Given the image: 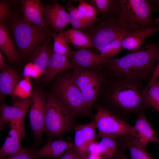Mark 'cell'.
<instances>
[{"mask_svg": "<svg viewBox=\"0 0 159 159\" xmlns=\"http://www.w3.org/2000/svg\"><path fill=\"white\" fill-rule=\"evenodd\" d=\"M159 44L146 43L121 57L112 58L103 67L113 76L135 80H147L153 75L158 61Z\"/></svg>", "mask_w": 159, "mask_h": 159, "instance_id": "6da1fadb", "label": "cell"}, {"mask_svg": "<svg viewBox=\"0 0 159 159\" xmlns=\"http://www.w3.org/2000/svg\"><path fill=\"white\" fill-rule=\"evenodd\" d=\"M8 25L19 53L25 60L43 42L50 38L54 32L46 29L25 20L22 17L14 15Z\"/></svg>", "mask_w": 159, "mask_h": 159, "instance_id": "7a4b0ae2", "label": "cell"}, {"mask_svg": "<svg viewBox=\"0 0 159 159\" xmlns=\"http://www.w3.org/2000/svg\"><path fill=\"white\" fill-rule=\"evenodd\" d=\"M140 28H142L128 23L120 6L119 9L117 11L105 16H101L97 22L85 33L91 39L92 47L98 51L124 31Z\"/></svg>", "mask_w": 159, "mask_h": 159, "instance_id": "3957f363", "label": "cell"}, {"mask_svg": "<svg viewBox=\"0 0 159 159\" xmlns=\"http://www.w3.org/2000/svg\"><path fill=\"white\" fill-rule=\"evenodd\" d=\"M115 77L116 80L112 85L109 96L117 106L131 112L148 107L142 93V81Z\"/></svg>", "mask_w": 159, "mask_h": 159, "instance_id": "277c9868", "label": "cell"}, {"mask_svg": "<svg viewBox=\"0 0 159 159\" xmlns=\"http://www.w3.org/2000/svg\"><path fill=\"white\" fill-rule=\"evenodd\" d=\"M75 125L72 113L54 95L48 96L44 129L47 135L50 137L60 135Z\"/></svg>", "mask_w": 159, "mask_h": 159, "instance_id": "5b68a950", "label": "cell"}, {"mask_svg": "<svg viewBox=\"0 0 159 159\" xmlns=\"http://www.w3.org/2000/svg\"><path fill=\"white\" fill-rule=\"evenodd\" d=\"M73 70L70 77L80 90L87 110L97 99L104 83L105 76L96 69L76 68Z\"/></svg>", "mask_w": 159, "mask_h": 159, "instance_id": "8992f818", "label": "cell"}, {"mask_svg": "<svg viewBox=\"0 0 159 159\" xmlns=\"http://www.w3.org/2000/svg\"><path fill=\"white\" fill-rule=\"evenodd\" d=\"M95 120L98 129V139L104 137L116 138L118 137L130 135L134 137L135 131L131 126L117 116L100 105L96 107Z\"/></svg>", "mask_w": 159, "mask_h": 159, "instance_id": "52a82bcc", "label": "cell"}, {"mask_svg": "<svg viewBox=\"0 0 159 159\" xmlns=\"http://www.w3.org/2000/svg\"><path fill=\"white\" fill-rule=\"evenodd\" d=\"M128 23L143 28L155 26L153 12L159 10L148 0H118Z\"/></svg>", "mask_w": 159, "mask_h": 159, "instance_id": "ba28073f", "label": "cell"}, {"mask_svg": "<svg viewBox=\"0 0 159 159\" xmlns=\"http://www.w3.org/2000/svg\"><path fill=\"white\" fill-rule=\"evenodd\" d=\"M54 95L74 114L86 110L82 94L70 77H64L56 82Z\"/></svg>", "mask_w": 159, "mask_h": 159, "instance_id": "9c48e42d", "label": "cell"}, {"mask_svg": "<svg viewBox=\"0 0 159 159\" xmlns=\"http://www.w3.org/2000/svg\"><path fill=\"white\" fill-rule=\"evenodd\" d=\"M30 106V126L35 138L39 141L44 132L47 100L41 91L37 88L31 95Z\"/></svg>", "mask_w": 159, "mask_h": 159, "instance_id": "30bf717a", "label": "cell"}, {"mask_svg": "<svg viewBox=\"0 0 159 159\" xmlns=\"http://www.w3.org/2000/svg\"><path fill=\"white\" fill-rule=\"evenodd\" d=\"M73 148L82 159H87L90 145L95 141L96 123L95 120L88 123L75 125Z\"/></svg>", "mask_w": 159, "mask_h": 159, "instance_id": "8fae6325", "label": "cell"}, {"mask_svg": "<svg viewBox=\"0 0 159 159\" xmlns=\"http://www.w3.org/2000/svg\"><path fill=\"white\" fill-rule=\"evenodd\" d=\"M10 129L8 135L0 150V159L10 156L22 148L21 142L25 137L24 120L11 122L8 124Z\"/></svg>", "mask_w": 159, "mask_h": 159, "instance_id": "7c38bea8", "label": "cell"}, {"mask_svg": "<svg viewBox=\"0 0 159 159\" xmlns=\"http://www.w3.org/2000/svg\"><path fill=\"white\" fill-rule=\"evenodd\" d=\"M31 96L27 98L14 100L11 105L2 103L0 106V130L11 122L24 120L30 106Z\"/></svg>", "mask_w": 159, "mask_h": 159, "instance_id": "4fadbf2b", "label": "cell"}, {"mask_svg": "<svg viewBox=\"0 0 159 159\" xmlns=\"http://www.w3.org/2000/svg\"><path fill=\"white\" fill-rule=\"evenodd\" d=\"M43 17L46 23L54 32L63 31L64 28L70 24L67 11L57 0L45 7Z\"/></svg>", "mask_w": 159, "mask_h": 159, "instance_id": "5bb4252c", "label": "cell"}, {"mask_svg": "<svg viewBox=\"0 0 159 159\" xmlns=\"http://www.w3.org/2000/svg\"><path fill=\"white\" fill-rule=\"evenodd\" d=\"M110 59L103 57L87 48H83L74 51L70 62L77 68L99 70L102 69Z\"/></svg>", "mask_w": 159, "mask_h": 159, "instance_id": "9a60e30c", "label": "cell"}, {"mask_svg": "<svg viewBox=\"0 0 159 159\" xmlns=\"http://www.w3.org/2000/svg\"><path fill=\"white\" fill-rule=\"evenodd\" d=\"M23 18L27 21L46 29H49L43 17L45 7L40 0L20 1Z\"/></svg>", "mask_w": 159, "mask_h": 159, "instance_id": "2e32d148", "label": "cell"}, {"mask_svg": "<svg viewBox=\"0 0 159 159\" xmlns=\"http://www.w3.org/2000/svg\"><path fill=\"white\" fill-rule=\"evenodd\" d=\"M0 49L11 62L17 63L20 61V53L13 40L8 24L6 22H0Z\"/></svg>", "mask_w": 159, "mask_h": 159, "instance_id": "e0dca14e", "label": "cell"}, {"mask_svg": "<svg viewBox=\"0 0 159 159\" xmlns=\"http://www.w3.org/2000/svg\"><path fill=\"white\" fill-rule=\"evenodd\" d=\"M133 126L135 131L134 138L137 143L143 148L146 149L147 145L151 143H159V139L156 133L143 113L139 115Z\"/></svg>", "mask_w": 159, "mask_h": 159, "instance_id": "ac0fdd59", "label": "cell"}, {"mask_svg": "<svg viewBox=\"0 0 159 159\" xmlns=\"http://www.w3.org/2000/svg\"><path fill=\"white\" fill-rule=\"evenodd\" d=\"M149 28H141L131 31L124 38L122 43V48L133 51L140 48L149 36L159 32V23Z\"/></svg>", "mask_w": 159, "mask_h": 159, "instance_id": "d6986e66", "label": "cell"}, {"mask_svg": "<svg viewBox=\"0 0 159 159\" xmlns=\"http://www.w3.org/2000/svg\"><path fill=\"white\" fill-rule=\"evenodd\" d=\"M76 68L67 57L56 54L52 51L45 73L46 84L51 81L58 74L69 69Z\"/></svg>", "mask_w": 159, "mask_h": 159, "instance_id": "ffe728a7", "label": "cell"}, {"mask_svg": "<svg viewBox=\"0 0 159 159\" xmlns=\"http://www.w3.org/2000/svg\"><path fill=\"white\" fill-rule=\"evenodd\" d=\"M73 146V143L62 139L50 140L40 149L35 151V154L38 158L47 157L58 159L66 150Z\"/></svg>", "mask_w": 159, "mask_h": 159, "instance_id": "44dd1931", "label": "cell"}, {"mask_svg": "<svg viewBox=\"0 0 159 159\" xmlns=\"http://www.w3.org/2000/svg\"><path fill=\"white\" fill-rule=\"evenodd\" d=\"M51 38L46 40L33 52L30 58L32 62L43 74L45 73L47 63L52 51Z\"/></svg>", "mask_w": 159, "mask_h": 159, "instance_id": "7402d4cb", "label": "cell"}, {"mask_svg": "<svg viewBox=\"0 0 159 159\" xmlns=\"http://www.w3.org/2000/svg\"><path fill=\"white\" fill-rule=\"evenodd\" d=\"M19 82V77L17 73L13 69L6 67L0 74L1 95H12Z\"/></svg>", "mask_w": 159, "mask_h": 159, "instance_id": "603a6c76", "label": "cell"}, {"mask_svg": "<svg viewBox=\"0 0 159 159\" xmlns=\"http://www.w3.org/2000/svg\"><path fill=\"white\" fill-rule=\"evenodd\" d=\"M63 34L66 42L77 49L92 47L91 39L85 32L71 29L63 30Z\"/></svg>", "mask_w": 159, "mask_h": 159, "instance_id": "cb8c5ba5", "label": "cell"}, {"mask_svg": "<svg viewBox=\"0 0 159 159\" xmlns=\"http://www.w3.org/2000/svg\"><path fill=\"white\" fill-rule=\"evenodd\" d=\"M120 137L122 145L129 149L131 159H154L132 136L125 135Z\"/></svg>", "mask_w": 159, "mask_h": 159, "instance_id": "d4e9b609", "label": "cell"}, {"mask_svg": "<svg viewBox=\"0 0 159 159\" xmlns=\"http://www.w3.org/2000/svg\"><path fill=\"white\" fill-rule=\"evenodd\" d=\"M69 14L72 29L83 32L92 27L77 7L68 3L65 6Z\"/></svg>", "mask_w": 159, "mask_h": 159, "instance_id": "484cf974", "label": "cell"}, {"mask_svg": "<svg viewBox=\"0 0 159 159\" xmlns=\"http://www.w3.org/2000/svg\"><path fill=\"white\" fill-rule=\"evenodd\" d=\"M142 92L147 106L153 108L159 112V80L157 79L148 83Z\"/></svg>", "mask_w": 159, "mask_h": 159, "instance_id": "4316f807", "label": "cell"}, {"mask_svg": "<svg viewBox=\"0 0 159 159\" xmlns=\"http://www.w3.org/2000/svg\"><path fill=\"white\" fill-rule=\"evenodd\" d=\"M129 29L124 31L115 39L100 49V54L107 59H111L117 54L122 48V43L124 38L131 31L138 29Z\"/></svg>", "mask_w": 159, "mask_h": 159, "instance_id": "83f0119b", "label": "cell"}, {"mask_svg": "<svg viewBox=\"0 0 159 159\" xmlns=\"http://www.w3.org/2000/svg\"><path fill=\"white\" fill-rule=\"evenodd\" d=\"M63 31L54 32L51 37L53 39L52 51L55 53L72 59L74 53L64 39Z\"/></svg>", "mask_w": 159, "mask_h": 159, "instance_id": "f1b7e54d", "label": "cell"}, {"mask_svg": "<svg viewBox=\"0 0 159 159\" xmlns=\"http://www.w3.org/2000/svg\"><path fill=\"white\" fill-rule=\"evenodd\" d=\"M99 143L101 159H113L117 153L116 138L104 137Z\"/></svg>", "mask_w": 159, "mask_h": 159, "instance_id": "f546056e", "label": "cell"}, {"mask_svg": "<svg viewBox=\"0 0 159 159\" xmlns=\"http://www.w3.org/2000/svg\"><path fill=\"white\" fill-rule=\"evenodd\" d=\"M89 3L95 7L102 16L113 13L120 8L118 0H91Z\"/></svg>", "mask_w": 159, "mask_h": 159, "instance_id": "4dcf8cb0", "label": "cell"}, {"mask_svg": "<svg viewBox=\"0 0 159 159\" xmlns=\"http://www.w3.org/2000/svg\"><path fill=\"white\" fill-rule=\"evenodd\" d=\"M78 1L79 4L77 8L83 14L92 27L100 19V17L97 16V15L100 14L99 11L87 1L82 0Z\"/></svg>", "mask_w": 159, "mask_h": 159, "instance_id": "1f68e13d", "label": "cell"}, {"mask_svg": "<svg viewBox=\"0 0 159 159\" xmlns=\"http://www.w3.org/2000/svg\"><path fill=\"white\" fill-rule=\"evenodd\" d=\"M32 86L29 78H25L18 82L12 95L19 98L24 99L30 97L32 95Z\"/></svg>", "mask_w": 159, "mask_h": 159, "instance_id": "d6a6232c", "label": "cell"}, {"mask_svg": "<svg viewBox=\"0 0 159 159\" xmlns=\"http://www.w3.org/2000/svg\"><path fill=\"white\" fill-rule=\"evenodd\" d=\"M32 149L22 148L15 154L4 159H38Z\"/></svg>", "mask_w": 159, "mask_h": 159, "instance_id": "836d02e7", "label": "cell"}, {"mask_svg": "<svg viewBox=\"0 0 159 159\" xmlns=\"http://www.w3.org/2000/svg\"><path fill=\"white\" fill-rule=\"evenodd\" d=\"M13 16L9 1L0 0V22H7V21L10 20Z\"/></svg>", "mask_w": 159, "mask_h": 159, "instance_id": "e575fe53", "label": "cell"}, {"mask_svg": "<svg viewBox=\"0 0 159 159\" xmlns=\"http://www.w3.org/2000/svg\"><path fill=\"white\" fill-rule=\"evenodd\" d=\"M23 74L25 78H36L42 74L31 62L27 63L25 66Z\"/></svg>", "mask_w": 159, "mask_h": 159, "instance_id": "d590c367", "label": "cell"}, {"mask_svg": "<svg viewBox=\"0 0 159 159\" xmlns=\"http://www.w3.org/2000/svg\"><path fill=\"white\" fill-rule=\"evenodd\" d=\"M58 159H82L73 147L67 150Z\"/></svg>", "mask_w": 159, "mask_h": 159, "instance_id": "8d00e7d4", "label": "cell"}, {"mask_svg": "<svg viewBox=\"0 0 159 159\" xmlns=\"http://www.w3.org/2000/svg\"><path fill=\"white\" fill-rule=\"evenodd\" d=\"M90 154L100 156V152L99 143L95 141L92 143L89 148Z\"/></svg>", "mask_w": 159, "mask_h": 159, "instance_id": "74e56055", "label": "cell"}, {"mask_svg": "<svg viewBox=\"0 0 159 159\" xmlns=\"http://www.w3.org/2000/svg\"><path fill=\"white\" fill-rule=\"evenodd\" d=\"M4 59L2 52L0 51V68L2 71L6 67Z\"/></svg>", "mask_w": 159, "mask_h": 159, "instance_id": "f35d334b", "label": "cell"}, {"mask_svg": "<svg viewBox=\"0 0 159 159\" xmlns=\"http://www.w3.org/2000/svg\"><path fill=\"white\" fill-rule=\"evenodd\" d=\"M116 159H129L125 154L122 153L117 154V153L115 156Z\"/></svg>", "mask_w": 159, "mask_h": 159, "instance_id": "ab89813d", "label": "cell"}, {"mask_svg": "<svg viewBox=\"0 0 159 159\" xmlns=\"http://www.w3.org/2000/svg\"><path fill=\"white\" fill-rule=\"evenodd\" d=\"M151 3L159 10V0H150Z\"/></svg>", "mask_w": 159, "mask_h": 159, "instance_id": "60d3db41", "label": "cell"}, {"mask_svg": "<svg viewBox=\"0 0 159 159\" xmlns=\"http://www.w3.org/2000/svg\"><path fill=\"white\" fill-rule=\"evenodd\" d=\"M113 159H115V158H114Z\"/></svg>", "mask_w": 159, "mask_h": 159, "instance_id": "b9f144b4", "label": "cell"}, {"mask_svg": "<svg viewBox=\"0 0 159 159\" xmlns=\"http://www.w3.org/2000/svg\"><path fill=\"white\" fill-rule=\"evenodd\" d=\"M115 159H116L115 157Z\"/></svg>", "mask_w": 159, "mask_h": 159, "instance_id": "7bdbcfd3", "label": "cell"}, {"mask_svg": "<svg viewBox=\"0 0 159 159\" xmlns=\"http://www.w3.org/2000/svg\"><path fill=\"white\" fill-rule=\"evenodd\" d=\"M158 57H159V56H158Z\"/></svg>", "mask_w": 159, "mask_h": 159, "instance_id": "ee69618b", "label": "cell"}, {"mask_svg": "<svg viewBox=\"0 0 159 159\" xmlns=\"http://www.w3.org/2000/svg\"><path fill=\"white\" fill-rule=\"evenodd\" d=\"M158 78H159V77H158Z\"/></svg>", "mask_w": 159, "mask_h": 159, "instance_id": "f6af8a7d", "label": "cell"}, {"mask_svg": "<svg viewBox=\"0 0 159 159\" xmlns=\"http://www.w3.org/2000/svg\"></svg>", "mask_w": 159, "mask_h": 159, "instance_id": "bcb514c9", "label": "cell"}]
</instances>
